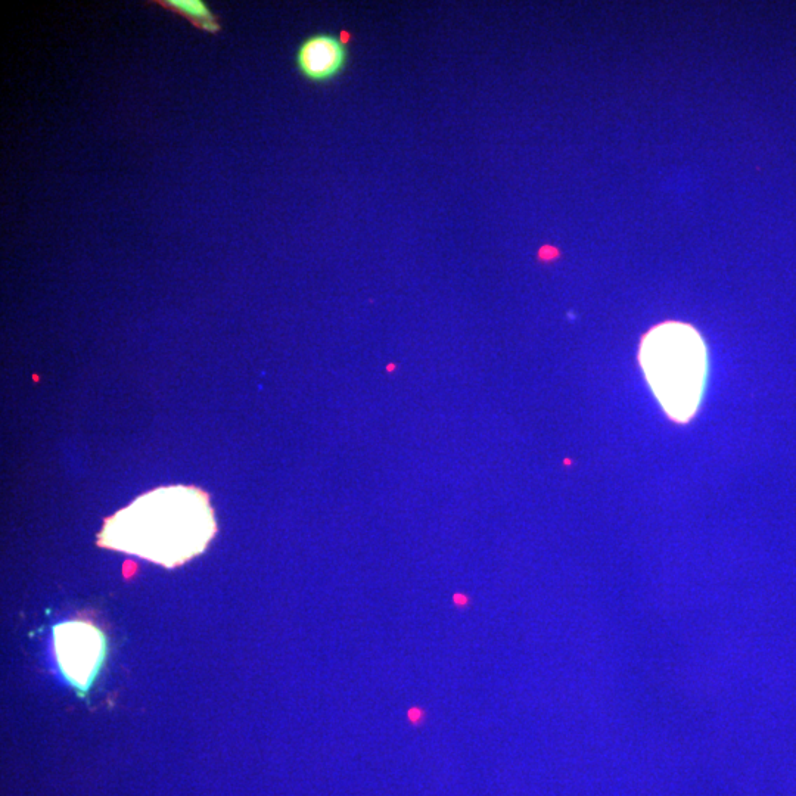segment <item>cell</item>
<instances>
[{
	"instance_id": "obj_1",
	"label": "cell",
	"mask_w": 796,
	"mask_h": 796,
	"mask_svg": "<svg viewBox=\"0 0 796 796\" xmlns=\"http://www.w3.org/2000/svg\"><path fill=\"white\" fill-rule=\"evenodd\" d=\"M217 533L207 494L173 485L142 494L105 521L98 544L164 568L186 564L207 549Z\"/></svg>"
},
{
	"instance_id": "obj_2",
	"label": "cell",
	"mask_w": 796,
	"mask_h": 796,
	"mask_svg": "<svg viewBox=\"0 0 796 796\" xmlns=\"http://www.w3.org/2000/svg\"><path fill=\"white\" fill-rule=\"evenodd\" d=\"M640 359L664 409L680 421L689 419L701 400L707 369L698 332L682 323L658 326L643 342Z\"/></svg>"
},
{
	"instance_id": "obj_3",
	"label": "cell",
	"mask_w": 796,
	"mask_h": 796,
	"mask_svg": "<svg viewBox=\"0 0 796 796\" xmlns=\"http://www.w3.org/2000/svg\"><path fill=\"white\" fill-rule=\"evenodd\" d=\"M54 643L59 670L83 698L107 656L104 633L86 621H67L54 627Z\"/></svg>"
},
{
	"instance_id": "obj_4",
	"label": "cell",
	"mask_w": 796,
	"mask_h": 796,
	"mask_svg": "<svg viewBox=\"0 0 796 796\" xmlns=\"http://www.w3.org/2000/svg\"><path fill=\"white\" fill-rule=\"evenodd\" d=\"M350 59L347 40L335 33H314L295 51V67L307 82L326 85L344 73Z\"/></svg>"
},
{
	"instance_id": "obj_5",
	"label": "cell",
	"mask_w": 796,
	"mask_h": 796,
	"mask_svg": "<svg viewBox=\"0 0 796 796\" xmlns=\"http://www.w3.org/2000/svg\"><path fill=\"white\" fill-rule=\"evenodd\" d=\"M151 5L174 12L185 18L192 27L207 34H219L222 23L204 0H151Z\"/></svg>"
},
{
	"instance_id": "obj_6",
	"label": "cell",
	"mask_w": 796,
	"mask_h": 796,
	"mask_svg": "<svg viewBox=\"0 0 796 796\" xmlns=\"http://www.w3.org/2000/svg\"><path fill=\"white\" fill-rule=\"evenodd\" d=\"M394 369H396V366H394V365H390L387 368L388 372H391V370H394Z\"/></svg>"
}]
</instances>
